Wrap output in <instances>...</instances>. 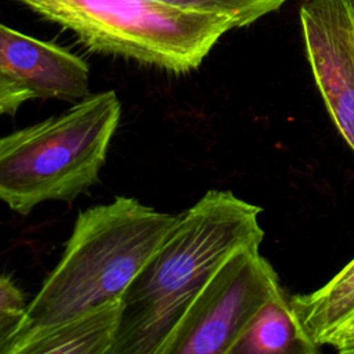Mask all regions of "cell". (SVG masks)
Wrapping results in <instances>:
<instances>
[{"mask_svg":"<svg viewBox=\"0 0 354 354\" xmlns=\"http://www.w3.org/2000/svg\"><path fill=\"white\" fill-rule=\"evenodd\" d=\"M261 207L228 189H209L176 221L123 295L111 354H160L218 266L245 245H260Z\"/></svg>","mask_w":354,"mask_h":354,"instance_id":"obj_1","label":"cell"},{"mask_svg":"<svg viewBox=\"0 0 354 354\" xmlns=\"http://www.w3.org/2000/svg\"><path fill=\"white\" fill-rule=\"evenodd\" d=\"M174 221L127 196L82 210L59 261L26 304L12 344L120 301Z\"/></svg>","mask_w":354,"mask_h":354,"instance_id":"obj_2","label":"cell"},{"mask_svg":"<svg viewBox=\"0 0 354 354\" xmlns=\"http://www.w3.org/2000/svg\"><path fill=\"white\" fill-rule=\"evenodd\" d=\"M120 113L118 94L108 90L1 136L0 201L19 214L48 201H73L98 180Z\"/></svg>","mask_w":354,"mask_h":354,"instance_id":"obj_3","label":"cell"},{"mask_svg":"<svg viewBox=\"0 0 354 354\" xmlns=\"http://www.w3.org/2000/svg\"><path fill=\"white\" fill-rule=\"evenodd\" d=\"M46 19L73 32L91 51L173 73L196 69L231 19L156 0H24Z\"/></svg>","mask_w":354,"mask_h":354,"instance_id":"obj_4","label":"cell"},{"mask_svg":"<svg viewBox=\"0 0 354 354\" xmlns=\"http://www.w3.org/2000/svg\"><path fill=\"white\" fill-rule=\"evenodd\" d=\"M282 295L260 245H245L198 292L160 354H232L261 308Z\"/></svg>","mask_w":354,"mask_h":354,"instance_id":"obj_5","label":"cell"},{"mask_svg":"<svg viewBox=\"0 0 354 354\" xmlns=\"http://www.w3.org/2000/svg\"><path fill=\"white\" fill-rule=\"evenodd\" d=\"M299 15L317 87L354 152V0H301Z\"/></svg>","mask_w":354,"mask_h":354,"instance_id":"obj_6","label":"cell"},{"mask_svg":"<svg viewBox=\"0 0 354 354\" xmlns=\"http://www.w3.org/2000/svg\"><path fill=\"white\" fill-rule=\"evenodd\" d=\"M0 75L33 98L79 101L90 94L88 65L80 57L1 22Z\"/></svg>","mask_w":354,"mask_h":354,"instance_id":"obj_7","label":"cell"},{"mask_svg":"<svg viewBox=\"0 0 354 354\" xmlns=\"http://www.w3.org/2000/svg\"><path fill=\"white\" fill-rule=\"evenodd\" d=\"M122 300L39 330L12 344L10 354H111Z\"/></svg>","mask_w":354,"mask_h":354,"instance_id":"obj_8","label":"cell"},{"mask_svg":"<svg viewBox=\"0 0 354 354\" xmlns=\"http://www.w3.org/2000/svg\"><path fill=\"white\" fill-rule=\"evenodd\" d=\"M296 317L319 346L354 315V259L324 286L289 299Z\"/></svg>","mask_w":354,"mask_h":354,"instance_id":"obj_9","label":"cell"},{"mask_svg":"<svg viewBox=\"0 0 354 354\" xmlns=\"http://www.w3.org/2000/svg\"><path fill=\"white\" fill-rule=\"evenodd\" d=\"M319 346L308 336L289 299L282 295L256 315L232 354H314Z\"/></svg>","mask_w":354,"mask_h":354,"instance_id":"obj_10","label":"cell"},{"mask_svg":"<svg viewBox=\"0 0 354 354\" xmlns=\"http://www.w3.org/2000/svg\"><path fill=\"white\" fill-rule=\"evenodd\" d=\"M167 6L228 18L235 28L248 26L290 0H156Z\"/></svg>","mask_w":354,"mask_h":354,"instance_id":"obj_11","label":"cell"},{"mask_svg":"<svg viewBox=\"0 0 354 354\" xmlns=\"http://www.w3.org/2000/svg\"><path fill=\"white\" fill-rule=\"evenodd\" d=\"M24 292L8 275H0V314L24 313L26 308Z\"/></svg>","mask_w":354,"mask_h":354,"instance_id":"obj_12","label":"cell"},{"mask_svg":"<svg viewBox=\"0 0 354 354\" xmlns=\"http://www.w3.org/2000/svg\"><path fill=\"white\" fill-rule=\"evenodd\" d=\"M33 100V95L0 75V109L4 115H14L22 104Z\"/></svg>","mask_w":354,"mask_h":354,"instance_id":"obj_13","label":"cell"},{"mask_svg":"<svg viewBox=\"0 0 354 354\" xmlns=\"http://www.w3.org/2000/svg\"><path fill=\"white\" fill-rule=\"evenodd\" d=\"M24 313L0 314V354H10Z\"/></svg>","mask_w":354,"mask_h":354,"instance_id":"obj_14","label":"cell"},{"mask_svg":"<svg viewBox=\"0 0 354 354\" xmlns=\"http://www.w3.org/2000/svg\"><path fill=\"white\" fill-rule=\"evenodd\" d=\"M348 337H354V315L347 319L326 342L325 346H333L335 343L340 342V340H344V339H348Z\"/></svg>","mask_w":354,"mask_h":354,"instance_id":"obj_15","label":"cell"},{"mask_svg":"<svg viewBox=\"0 0 354 354\" xmlns=\"http://www.w3.org/2000/svg\"><path fill=\"white\" fill-rule=\"evenodd\" d=\"M336 351L343 354H354V337L340 340L332 346Z\"/></svg>","mask_w":354,"mask_h":354,"instance_id":"obj_16","label":"cell"},{"mask_svg":"<svg viewBox=\"0 0 354 354\" xmlns=\"http://www.w3.org/2000/svg\"><path fill=\"white\" fill-rule=\"evenodd\" d=\"M3 115H4V112L0 109V116H3Z\"/></svg>","mask_w":354,"mask_h":354,"instance_id":"obj_17","label":"cell"}]
</instances>
